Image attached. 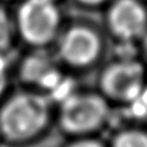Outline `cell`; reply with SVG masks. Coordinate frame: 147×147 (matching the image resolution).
Instances as JSON below:
<instances>
[{
	"label": "cell",
	"mask_w": 147,
	"mask_h": 147,
	"mask_svg": "<svg viewBox=\"0 0 147 147\" xmlns=\"http://www.w3.org/2000/svg\"><path fill=\"white\" fill-rule=\"evenodd\" d=\"M54 102L39 91L13 94L0 105L3 141L23 146L39 140L48 131L54 117Z\"/></svg>",
	"instance_id": "6da1fadb"
},
{
	"label": "cell",
	"mask_w": 147,
	"mask_h": 147,
	"mask_svg": "<svg viewBox=\"0 0 147 147\" xmlns=\"http://www.w3.org/2000/svg\"><path fill=\"white\" fill-rule=\"evenodd\" d=\"M111 105L100 92L76 91L57 107L60 129L71 138L95 136L111 120Z\"/></svg>",
	"instance_id": "7a4b0ae2"
},
{
	"label": "cell",
	"mask_w": 147,
	"mask_h": 147,
	"mask_svg": "<svg viewBox=\"0 0 147 147\" xmlns=\"http://www.w3.org/2000/svg\"><path fill=\"white\" fill-rule=\"evenodd\" d=\"M61 23L57 0H22L15 17L16 33L33 49H46L57 40Z\"/></svg>",
	"instance_id": "3957f363"
},
{
	"label": "cell",
	"mask_w": 147,
	"mask_h": 147,
	"mask_svg": "<svg viewBox=\"0 0 147 147\" xmlns=\"http://www.w3.org/2000/svg\"><path fill=\"white\" fill-rule=\"evenodd\" d=\"M147 85V68L139 59H115L102 69L98 78L100 94L111 103L128 105Z\"/></svg>",
	"instance_id": "277c9868"
},
{
	"label": "cell",
	"mask_w": 147,
	"mask_h": 147,
	"mask_svg": "<svg viewBox=\"0 0 147 147\" xmlns=\"http://www.w3.org/2000/svg\"><path fill=\"white\" fill-rule=\"evenodd\" d=\"M102 40L98 33L86 26H73L57 38V59L73 69H85L100 59Z\"/></svg>",
	"instance_id": "5b68a950"
},
{
	"label": "cell",
	"mask_w": 147,
	"mask_h": 147,
	"mask_svg": "<svg viewBox=\"0 0 147 147\" xmlns=\"http://www.w3.org/2000/svg\"><path fill=\"white\" fill-rule=\"evenodd\" d=\"M106 26L120 43H138L147 36V7L142 0H112L106 12Z\"/></svg>",
	"instance_id": "8992f818"
},
{
	"label": "cell",
	"mask_w": 147,
	"mask_h": 147,
	"mask_svg": "<svg viewBox=\"0 0 147 147\" xmlns=\"http://www.w3.org/2000/svg\"><path fill=\"white\" fill-rule=\"evenodd\" d=\"M45 49H35L24 57L20 65V78L24 84L39 89V92L49 96L63 80L65 76L55 61L46 55Z\"/></svg>",
	"instance_id": "52a82bcc"
},
{
	"label": "cell",
	"mask_w": 147,
	"mask_h": 147,
	"mask_svg": "<svg viewBox=\"0 0 147 147\" xmlns=\"http://www.w3.org/2000/svg\"><path fill=\"white\" fill-rule=\"evenodd\" d=\"M108 147H147V129L142 127H125L119 129Z\"/></svg>",
	"instance_id": "ba28073f"
},
{
	"label": "cell",
	"mask_w": 147,
	"mask_h": 147,
	"mask_svg": "<svg viewBox=\"0 0 147 147\" xmlns=\"http://www.w3.org/2000/svg\"><path fill=\"white\" fill-rule=\"evenodd\" d=\"M15 20L3 6H0V54H7L12 49L16 35Z\"/></svg>",
	"instance_id": "9c48e42d"
},
{
	"label": "cell",
	"mask_w": 147,
	"mask_h": 147,
	"mask_svg": "<svg viewBox=\"0 0 147 147\" xmlns=\"http://www.w3.org/2000/svg\"><path fill=\"white\" fill-rule=\"evenodd\" d=\"M10 84V62L7 54H0V102L3 101L4 96Z\"/></svg>",
	"instance_id": "30bf717a"
},
{
	"label": "cell",
	"mask_w": 147,
	"mask_h": 147,
	"mask_svg": "<svg viewBox=\"0 0 147 147\" xmlns=\"http://www.w3.org/2000/svg\"><path fill=\"white\" fill-rule=\"evenodd\" d=\"M65 147H108L103 144L101 140H98L94 136H86V138H76Z\"/></svg>",
	"instance_id": "8fae6325"
},
{
	"label": "cell",
	"mask_w": 147,
	"mask_h": 147,
	"mask_svg": "<svg viewBox=\"0 0 147 147\" xmlns=\"http://www.w3.org/2000/svg\"><path fill=\"white\" fill-rule=\"evenodd\" d=\"M74 1L86 7H98L109 4L112 0H74Z\"/></svg>",
	"instance_id": "7c38bea8"
},
{
	"label": "cell",
	"mask_w": 147,
	"mask_h": 147,
	"mask_svg": "<svg viewBox=\"0 0 147 147\" xmlns=\"http://www.w3.org/2000/svg\"><path fill=\"white\" fill-rule=\"evenodd\" d=\"M144 63H145V66H146V68H147V49H146V59H145Z\"/></svg>",
	"instance_id": "4fadbf2b"
},
{
	"label": "cell",
	"mask_w": 147,
	"mask_h": 147,
	"mask_svg": "<svg viewBox=\"0 0 147 147\" xmlns=\"http://www.w3.org/2000/svg\"><path fill=\"white\" fill-rule=\"evenodd\" d=\"M3 141V136H1V131H0V142Z\"/></svg>",
	"instance_id": "5bb4252c"
},
{
	"label": "cell",
	"mask_w": 147,
	"mask_h": 147,
	"mask_svg": "<svg viewBox=\"0 0 147 147\" xmlns=\"http://www.w3.org/2000/svg\"><path fill=\"white\" fill-rule=\"evenodd\" d=\"M7 1H10V0H7Z\"/></svg>",
	"instance_id": "9a60e30c"
}]
</instances>
